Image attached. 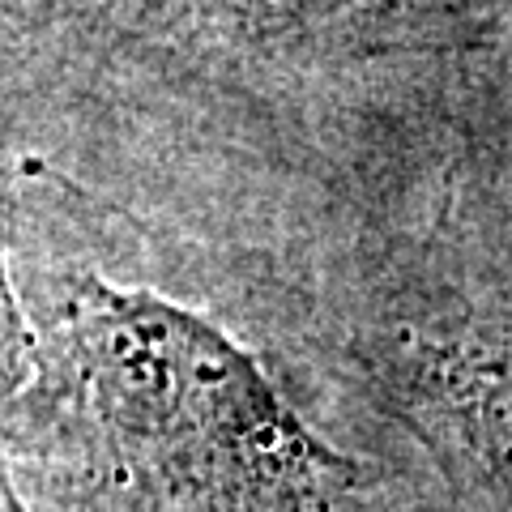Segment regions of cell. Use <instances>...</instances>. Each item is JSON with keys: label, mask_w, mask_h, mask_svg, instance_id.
Here are the masks:
<instances>
[{"label": "cell", "mask_w": 512, "mask_h": 512, "mask_svg": "<svg viewBox=\"0 0 512 512\" xmlns=\"http://www.w3.org/2000/svg\"><path fill=\"white\" fill-rule=\"evenodd\" d=\"M56 346L94 512H367L363 470L205 316L77 274Z\"/></svg>", "instance_id": "1"}, {"label": "cell", "mask_w": 512, "mask_h": 512, "mask_svg": "<svg viewBox=\"0 0 512 512\" xmlns=\"http://www.w3.org/2000/svg\"><path fill=\"white\" fill-rule=\"evenodd\" d=\"M0 26L210 73H367L512 52V0H0Z\"/></svg>", "instance_id": "2"}, {"label": "cell", "mask_w": 512, "mask_h": 512, "mask_svg": "<svg viewBox=\"0 0 512 512\" xmlns=\"http://www.w3.org/2000/svg\"><path fill=\"white\" fill-rule=\"evenodd\" d=\"M402 402L512 500V325L466 320L402 350Z\"/></svg>", "instance_id": "3"}, {"label": "cell", "mask_w": 512, "mask_h": 512, "mask_svg": "<svg viewBox=\"0 0 512 512\" xmlns=\"http://www.w3.org/2000/svg\"><path fill=\"white\" fill-rule=\"evenodd\" d=\"M35 333L22 312L18 286L9 274V256H5V239H0V402L13 393H22L30 376H35Z\"/></svg>", "instance_id": "4"}, {"label": "cell", "mask_w": 512, "mask_h": 512, "mask_svg": "<svg viewBox=\"0 0 512 512\" xmlns=\"http://www.w3.org/2000/svg\"><path fill=\"white\" fill-rule=\"evenodd\" d=\"M0 512H22L18 504H13V495L5 491V483H0Z\"/></svg>", "instance_id": "5"}]
</instances>
